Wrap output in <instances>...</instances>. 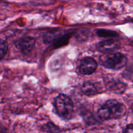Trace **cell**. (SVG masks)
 I'll use <instances>...</instances> for the list:
<instances>
[{"instance_id": "obj_1", "label": "cell", "mask_w": 133, "mask_h": 133, "mask_svg": "<svg viewBox=\"0 0 133 133\" xmlns=\"http://www.w3.org/2000/svg\"><path fill=\"white\" fill-rule=\"evenodd\" d=\"M126 113L123 103L115 99L108 100L97 110V117L101 121L121 119Z\"/></svg>"}, {"instance_id": "obj_2", "label": "cell", "mask_w": 133, "mask_h": 133, "mask_svg": "<svg viewBox=\"0 0 133 133\" xmlns=\"http://www.w3.org/2000/svg\"><path fill=\"white\" fill-rule=\"evenodd\" d=\"M99 63L105 68L112 70H119L126 66L127 58L123 53H105L99 57Z\"/></svg>"}, {"instance_id": "obj_3", "label": "cell", "mask_w": 133, "mask_h": 133, "mask_svg": "<svg viewBox=\"0 0 133 133\" xmlns=\"http://www.w3.org/2000/svg\"><path fill=\"white\" fill-rule=\"evenodd\" d=\"M54 107L56 113L61 118L69 119L74 113V105L72 100L65 94H59L54 101Z\"/></svg>"}, {"instance_id": "obj_4", "label": "cell", "mask_w": 133, "mask_h": 133, "mask_svg": "<svg viewBox=\"0 0 133 133\" xmlns=\"http://www.w3.org/2000/svg\"><path fill=\"white\" fill-rule=\"evenodd\" d=\"M72 32L54 31L46 32L43 36V42L47 44H53L55 48H59L68 44Z\"/></svg>"}, {"instance_id": "obj_5", "label": "cell", "mask_w": 133, "mask_h": 133, "mask_svg": "<svg viewBox=\"0 0 133 133\" xmlns=\"http://www.w3.org/2000/svg\"><path fill=\"white\" fill-rule=\"evenodd\" d=\"M36 44V39L32 36H25L15 42V46L22 54L27 55L34 49Z\"/></svg>"}, {"instance_id": "obj_6", "label": "cell", "mask_w": 133, "mask_h": 133, "mask_svg": "<svg viewBox=\"0 0 133 133\" xmlns=\"http://www.w3.org/2000/svg\"><path fill=\"white\" fill-rule=\"evenodd\" d=\"M120 47V42L116 38H107L97 43L96 48L99 51L103 53H110Z\"/></svg>"}, {"instance_id": "obj_7", "label": "cell", "mask_w": 133, "mask_h": 133, "mask_svg": "<svg viewBox=\"0 0 133 133\" xmlns=\"http://www.w3.org/2000/svg\"><path fill=\"white\" fill-rule=\"evenodd\" d=\"M97 68V63L92 57H85L81 62L79 65V71L83 75H89L95 72Z\"/></svg>"}, {"instance_id": "obj_8", "label": "cell", "mask_w": 133, "mask_h": 133, "mask_svg": "<svg viewBox=\"0 0 133 133\" xmlns=\"http://www.w3.org/2000/svg\"><path fill=\"white\" fill-rule=\"evenodd\" d=\"M81 92L87 96H93L99 93V90L94 83L90 81H86L82 84Z\"/></svg>"}, {"instance_id": "obj_9", "label": "cell", "mask_w": 133, "mask_h": 133, "mask_svg": "<svg viewBox=\"0 0 133 133\" xmlns=\"http://www.w3.org/2000/svg\"><path fill=\"white\" fill-rule=\"evenodd\" d=\"M96 34L98 36L105 38H116L119 36V34L116 31L105 29H99L96 30Z\"/></svg>"}, {"instance_id": "obj_10", "label": "cell", "mask_w": 133, "mask_h": 133, "mask_svg": "<svg viewBox=\"0 0 133 133\" xmlns=\"http://www.w3.org/2000/svg\"><path fill=\"white\" fill-rule=\"evenodd\" d=\"M41 130L46 132H61V129L52 122H48L42 127Z\"/></svg>"}, {"instance_id": "obj_11", "label": "cell", "mask_w": 133, "mask_h": 133, "mask_svg": "<svg viewBox=\"0 0 133 133\" xmlns=\"http://www.w3.org/2000/svg\"><path fill=\"white\" fill-rule=\"evenodd\" d=\"M9 47L8 44L5 40L0 38V61L5 57L8 52Z\"/></svg>"}, {"instance_id": "obj_12", "label": "cell", "mask_w": 133, "mask_h": 133, "mask_svg": "<svg viewBox=\"0 0 133 133\" xmlns=\"http://www.w3.org/2000/svg\"><path fill=\"white\" fill-rule=\"evenodd\" d=\"M84 117L86 123L87 125H95L96 123H97V121L96 120V119L94 118L93 116H92V114L90 112H88L87 114H86V115Z\"/></svg>"}, {"instance_id": "obj_13", "label": "cell", "mask_w": 133, "mask_h": 133, "mask_svg": "<svg viewBox=\"0 0 133 133\" xmlns=\"http://www.w3.org/2000/svg\"><path fill=\"white\" fill-rule=\"evenodd\" d=\"M123 132H133V123L129 124L123 130Z\"/></svg>"}, {"instance_id": "obj_14", "label": "cell", "mask_w": 133, "mask_h": 133, "mask_svg": "<svg viewBox=\"0 0 133 133\" xmlns=\"http://www.w3.org/2000/svg\"><path fill=\"white\" fill-rule=\"evenodd\" d=\"M2 126H1V125L0 124V132H2L3 130H2Z\"/></svg>"}, {"instance_id": "obj_15", "label": "cell", "mask_w": 133, "mask_h": 133, "mask_svg": "<svg viewBox=\"0 0 133 133\" xmlns=\"http://www.w3.org/2000/svg\"><path fill=\"white\" fill-rule=\"evenodd\" d=\"M0 74H1V71H0Z\"/></svg>"}]
</instances>
